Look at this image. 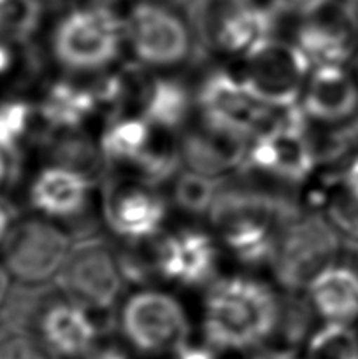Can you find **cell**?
<instances>
[{"mask_svg":"<svg viewBox=\"0 0 358 359\" xmlns=\"http://www.w3.org/2000/svg\"><path fill=\"white\" fill-rule=\"evenodd\" d=\"M281 302L263 280L228 276L207 287L202 304V330L214 349L246 351L279 332Z\"/></svg>","mask_w":358,"mask_h":359,"instance_id":"1","label":"cell"},{"mask_svg":"<svg viewBox=\"0 0 358 359\" xmlns=\"http://www.w3.org/2000/svg\"><path fill=\"white\" fill-rule=\"evenodd\" d=\"M297 212L263 189L227 188L218 191L207 217L235 262L262 266L272 263L281 228Z\"/></svg>","mask_w":358,"mask_h":359,"instance_id":"2","label":"cell"},{"mask_svg":"<svg viewBox=\"0 0 358 359\" xmlns=\"http://www.w3.org/2000/svg\"><path fill=\"white\" fill-rule=\"evenodd\" d=\"M123 49V16L102 2L72 7L56 20L49 34L53 60L74 74L105 72Z\"/></svg>","mask_w":358,"mask_h":359,"instance_id":"3","label":"cell"},{"mask_svg":"<svg viewBox=\"0 0 358 359\" xmlns=\"http://www.w3.org/2000/svg\"><path fill=\"white\" fill-rule=\"evenodd\" d=\"M119 330L140 354L160 356L175 353L188 342L192 325L178 297L164 290L140 287L123 300Z\"/></svg>","mask_w":358,"mask_h":359,"instance_id":"4","label":"cell"},{"mask_svg":"<svg viewBox=\"0 0 358 359\" xmlns=\"http://www.w3.org/2000/svg\"><path fill=\"white\" fill-rule=\"evenodd\" d=\"M125 48L137 65L172 69L183 65L193 49L185 18L161 0H137L123 16Z\"/></svg>","mask_w":358,"mask_h":359,"instance_id":"5","label":"cell"},{"mask_svg":"<svg viewBox=\"0 0 358 359\" xmlns=\"http://www.w3.org/2000/svg\"><path fill=\"white\" fill-rule=\"evenodd\" d=\"M339 249V231L325 217L297 212L281 228L270 266L281 287L295 293L336 262Z\"/></svg>","mask_w":358,"mask_h":359,"instance_id":"6","label":"cell"},{"mask_svg":"<svg viewBox=\"0 0 358 359\" xmlns=\"http://www.w3.org/2000/svg\"><path fill=\"white\" fill-rule=\"evenodd\" d=\"M307 121L300 104L288 109L279 125L251 140L242 170L288 184H307L319 165Z\"/></svg>","mask_w":358,"mask_h":359,"instance_id":"7","label":"cell"},{"mask_svg":"<svg viewBox=\"0 0 358 359\" xmlns=\"http://www.w3.org/2000/svg\"><path fill=\"white\" fill-rule=\"evenodd\" d=\"M72 249L70 237L55 221L34 216L11 226L0 245V265L11 279L39 286L62 272Z\"/></svg>","mask_w":358,"mask_h":359,"instance_id":"8","label":"cell"},{"mask_svg":"<svg viewBox=\"0 0 358 359\" xmlns=\"http://www.w3.org/2000/svg\"><path fill=\"white\" fill-rule=\"evenodd\" d=\"M197 104L200 118L249 140L279 125L288 112V109H276L260 102L244 86L237 72L225 69L207 74L197 91Z\"/></svg>","mask_w":358,"mask_h":359,"instance_id":"9","label":"cell"},{"mask_svg":"<svg viewBox=\"0 0 358 359\" xmlns=\"http://www.w3.org/2000/svg\"><path fill=\"white\" fill-rule=\"evenodd\" d=\"M311 72V62L293 41L272 37L241 60L237 76L260 102L290 109L300 104Z\"/></svg>","mask_w":358,"mask_h":359,"instance_id":"10","label":"cell"},{"mask_svg":"<svg viewBox=\"0 0 358 359\" xmlns=\"http://www.w3.org/2000/svg\"><path fill=\"white\" fill-rule=\"evenodd\" d=\"M58 284L67 298L91 312L111 311L119 300L125 277L118 256L100 241H84L72 245L58 273Z\"/></svg>","mask_w":358,"mask_h":359,"instance_id":"11","label":"cell"},{"mask_svg":"<svg viewBox=\"0 0 358 359\" xmlns=\"http://www.w3.org/2000/svg\"><path fill=\"white\" fill-rule=\"evenodd\" d=\"M167 202L139 179H118L104 186L102 216L111 233L128 245L157 237L167 223Z\"/></svg>","mask_w":358,"mask_h":359,"instance_id":"12","label":"cell"},{"mask_svg":"<svg viewBox=\"0 0 358 359\" xmlns=\"http://www.w3.org/2000/svg\"><path fill=\"white\" fill-rule=\"evenodd\" d=\"M277 13L260 0H213L207 37L223 55L244 60L274 37Z\"/></svg>","mask_w":358,"mask_h":359,"instance_id":"13","label":"cell"},{"mask_svg":"<svg viewBox=\"0 0 358 359\" xmlns=\"http://www.w3.org/2000/svg\"><path fill=\"white\" fill-rule=\"evenodd\" d=\"M154 276L179 287L209 284L220 263L216 237L199 228H179L165 235L154 248Z\"/></svg>","mask_w":358,"mask_h":359,"instance_id":"14","label":"cell"},{"mask_svg":"<svg viewBox=\"0 0 358 359\" xmlns=\"http://www.w3.org/2000/svg\"><path fill=\"white\" fill-rule=\"evenodd\" d=\"M251 140L232 130L199 118L179 140L183 163L188 170L220 177L244 168Z\"/></svg>","mask_w":358,"mask_h":359,"instance_id":"15","label":"cell"},{"mask_svg":"<svg viewBox=\"0 0 358 359\" xmlns=\"http://www.w3.org/2000/svg\"><path fill=\"white\" fill-rule=\"evenodd\" d=\"M95 182L81 172L58 163H48L32 177L28 202L49 221L76 219L86 210Z\"/></svg>","mask_w":358,"mask_h":359,"instance_id":"16","label":"cell"},{"mask_svg":"<svg viewBox=\"0 0 358 359\" xmlns=\"http://www.w3.org/2000/svg\"><path fill=\"white\" fill-rule=\"evenodd\" d=\"M300 107L305 118L321 125H340L358 112V83L343 65L314 67Z\"/></svg>","mask_w":358,"mask_h":359,"instance_id":"17","label":"cell"},{"mask_svg":"<svg viewBox=\"0 0 358 359\" xmlns=\"http://www.w3.org/2000/svg\"><path fill=\"white\" fill-rule=\"evenodd\" d=\"M39 339L58 358H81L98 339L95 312L65 298L46 305L39 316Z\"/></svg>","mask_w":358,"mask_h":359,"instance_id":"18","label":"cell"},{"mask_svg":"<svg viewBox=\"0 0 358 359\" xmlns=\"http://www.w3.org/2000/svg\"><path fill=\"white\" fill-rule=\"evenodd\" d=\"M330 7L300 20L293 35V42L307 56L312 69L321 65L347 67L357 51V34L351 23Z\"/></svg>","mask_w":358,"mask_h":359,"instance_id":"19","label":"cell"},{"mask_svg":"<svg viewBox=\"0 0 358 359\" xmlns=\"http://www.w3.org/2000/svg\"><path fill=\"white\" fill-rule=\"evenodd\" d=\"M100 111L97 91L77 81L56 79L41 93L37 114L53 133L81 132Z\"/></svg>","mask_w":358,"mask_h":359,"instance_id":"20","label":"cell"},{"mask_svg":"<svg viewBox=\"0 0 358 359\" xmlns=\"http://www.w3.org/2000/svg\"><path fill=\"white\" fill-rule=\"evenodd\" d=\"M307 300L325 323L351 325L358 319V270L330 263L305 287Z\"/></svg>","mask_w":358,"mask_h":359,"instance_id":"21","label":"cell"},{"mask_svg":"<svg viewBox=\"0 0 358 359\" xmlns=\"http://www.w3.org/2000/svg\"><path fill=\"white\" fill-rule=\"evenodd\" d=\"M157 135V128L140 114L109 118L98 135V149L105 161L132 168L142 158Z\"/></svg>","mask_w":358,"mask_h":359,"instance_id":"22","label":"cell"},{"mask_svg":"<svg viewBox=\"0 0 358 359\" xmlns=\"http://www.w3.org/2000/svg\"><path fill=\"white\" fill-rule=\"evenodd\" d=\"M190 109L192 95L181 81L164 76L150 79L140 105V116L153 128L168 133L181 128L188 119Z\"/></svg>","mask_w":358,"mask_h":359,"instance_id":"23","label":"cell"},{"mask_svg":"<svg viewBox=\"0 0 358 359\" xmlns=\"http://www.w3.org/2000/svg\"><path fill=\"white\" fill-rule=\"evenodd\" d=\"M172 202L188 216H207L218 195L213 177L193 170L178 172L172 179Z\"/></svg>","mask_w":358,"mask_h":359,"instance_id":"24","label":"cell"},{"mask_svg":"<svg viewBox=\"0 0 358 359\" xmlns=\"http://www.w3.org/2000/svg\"><path fill=\"white\" fill-rule=\"evenodd\" d=\"M305 359H358V335L350 325L325 323L309 337Z\"/></svg>","mask_w":358,"mask_h":359,"instance_id":"25","label":"cell"},{"mask_svg":"<svg viewBox=\"0 0 358 359\" xmlns=\"http://www.w3.org/2000/svg\"><path fill=\"white\" fill-rule=\"evenodd\" d=\"M44 0H0V37L27 41L41 28Z\"/></svg>","mask_w":358,"mask_h":359,"instance_id":"26","label":"cell"},{"mask_svg":"<svg viewBox=\"0 0 358 359\" xmlns=\"http://www.w3.org/2000/svg\"><path fill=\"white\" fill-rule=\"evenodd\" d=\"M34 107L20 98L0 104V151L9 153L25 139L34 118Z\"/></svg>","mask_w":358,"mask_h":359,"instance_id":"27","label":"cell"},{"mask_svg":"<svg viewBox=\"0 0 358 359\" xmlns=\"http://www.w3.org/2000/svg\"><path fill=\"white\" fill-rule=\"evenodd\" d=\"M0 359H60L39 337L13 333L0 340Z\"/></svg>","mask_w":358,"mask_h":359,"instance_id":"28","label":"cell"},{"mask_svg":"<svg viewBox=\"0 0 358 359\" xmlns=\"http://www.w3.org/2000/svg\"><path fill=\"white\" fill-rule=\"evenodd\" d=\"M277 14H288L297 20L314 16L332 6L333 0H267Z\"/></svg>","mask_w":358,"mask_h":359,"instance_id":"29","label":"cell"},{"mask_svg":"<svg viewBox=\"0 0 358 359\" xmlns=\"http://www.w3.org/2000/svg\"><path fill=\"white\" fill-rule=\"evenodd\" d=\"M336 177L337 186H339L340 191H343L354 205H358V153L353 154V156L346 161V165L337 172Z\"/></svg>","mask_w":358,"mask_h":359,"instance_id":"30","label":"cell"},{"mask_svg":"<svg viewBox=\"0 0 358 359\" xmlns=\"http://www.w3.org/2000/svg\"><path fill=\"white\" fill-rule=\"evenodd\" d=\"M174 354L178 356V359H216L213 353V346H209V344L195 346V344H190V340L183 344Z\"/></svg>","mask_w":358,"mask_h":359,"instance_id":"31","label":"cell"},{"mask_svg":"<svg viewBox=\"0 0 358 359\" xmlns=\"http://www.w3.org/2000/svg\"><path fill=\"white\" fill-rule=\"evenodd\" d=\"M14 69V53L9 41L0 37V79L6 77Z\"/></svg>","mask_w":358,"mask_h":359,"instance_id":"32","label":"cell"},{"mask_svg":"<svg viewBox=\"0 0 358 359\" xmlns=\"http://www.w3.org/2000/svg\"><path fill=\"white\" fill-rule=\"evenodd\" d=\"M11 226H13V223H11L9 214H7V210L4 209L2 205H0V245H2V242H4V238H6V235L9 233Z\"/></svg>","mask_w":358,"mask_h":359,"instance_id":"33","label":"cell"},{"mask_svg":"<svg viewBox=\"0 0 358 359\" xmlns=\"http://www.w3.org/2000/svg\"><path fill=\"white\" fill-rule=\"evenodd\" d=\"M255 359H297L293 356V353H290V351H267V353L260 354V356H256Z\"/></svg>","mask_w":358,"mask_h":359,"instance_id":"34","label":"cell"},{"mask_svg":"<svg viewBox=\"0 0 358 359\" xmlns=\"http://www.w3.org/2000/svg\"><path fill=\"white\" fill-rule=\"evenodd\" d=\"M90 359H130L128 356L121 353L118 349H104L100 353H97L95 356H91Z\"/></svg>","mask_w":358,"mask_h":359,"instance_id":"35","label":"cell"},{"mask_svg":"<svg viewBox=\"0 0 358 359\" xmlns=\"http://www.w3.org/2000/svg\"><path fill=\"white\" fill-rule=\"evenodd\" d=\"M9 280H11V276L6 272V269L0 265V305H2L4 298H6L7 290H9Z\"/></svg>","mask_w":358,"mask_h":359,"instance_id":"36","label":"cell"},{"mask_svg":"<svg viewBox=\"0 0 358 359\" xmlns=\"http://www.w3.org/2000/svg\"><path fill=\"white\" fill-rule=\"evenodd\" d=\"M97 2H102V4H107V2H116V0H97Z\"/></svg>","mask_w":358,"mask_h":359,"instance_id":"37","label":"cell"}]
</instances>
